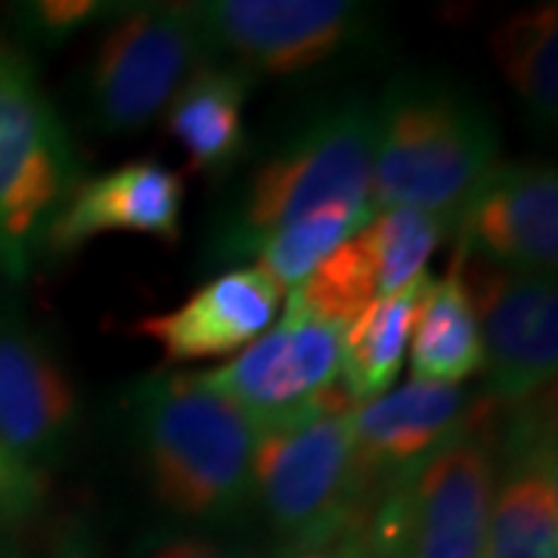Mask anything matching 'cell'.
I'll return each instance as SVG.
<instances>
[{"mask_svg": "<svg viewBox=\"0 0 558 558\" xmlns=\"http://www.w3.org/2000/svg\"><path fill=\"white\" fill-rule=\"evenodd\" d=\"M131 438L165 512L196 524L240 521L255 502L258 428L196 373H156L124 395Z\"/></svg>", "mask_w": 558, "mask_h": 558, "instance_id": "cell-1", "label": "cell"}, {"mask_svg": "<svg viewBox=\"0 0 558 558\" xmlns=\"http://www.w3.org/2000/svg\"><path fill=\"white\" fill-rule=\"evenodd\" d=\"M499 153V128L465 87L438 78H398L376 100L373 215L418 208L457 218Z\"/></svg>", "mask_w": 558, "mask_h": 558, "instance_id": "cell-2", "label": "cell"}, {"mask_svg": "<svg viewBox=\"0 0 558 558\" xmlns=\"http://www.w3.org/2000/svg\"><path fill=\"white\" fill-rule=\"evenodd\" d=\"M376 100L339 102L301 124L260 161L236 205L215 230V260L255 258L286 227L329 211L369 208Z\"/></svg>", "mask_w": 558, "mask_h": 558, "instance_id": "cell-3", "label": "cell"}, {"mask_svg": "<svg viewBox=\"0 0 558 558\" xmlns=\"http://www.w3.org/2000/svg\"><path fill=\"white\" fill-rule=\"evenodd\" d=\"M502 410L391 478L363 521L373 558H484Z\"/></svg>", "mask_w": 558, "mask_h": 558, "instance_id": "cell-4", "label": "cell"}, {"mask_svg": "<svg viewBox=\"0 0 558 558\" xmlns=\"http://www.w3.org/2000/svg\"><path fill=\"white\" fill-rule=\"evenodd\" d=\"M84 178L75 143L20 40L0 35V277L22 282Z\"/></svg>", "mask_w": 558, "mask_h": 558, "instance_id": "cell-5", "label": "cell"}, {"mask_svg": "<svg viewBox=\"0 0 558 558\" xmlns=\"http://www.w3.org/2000/svg\"><path fill=\"white\" fill-rule=\"evenodd\" d=\"M351 410H329L258 435L255 502L282 553L326 543L366 521L379 490L360 469Z\"/></svg>", "mask_w": 558, "mask_h": 558, "instance_id": "cell-6", "label": "cell"}, {"mask_svg": "<svg viewBox=\"0 0 558 558\" xmlns=\"http://www.w3.org/2000/svg\"><path fill=\"white\" fill-rule=\"evenodd\" d=\"M215 62L193 3L124 7L94 44L81 100L94 131L128 137L165 116L183 81Z\"/></svg>", "mask_w": 558, "mask_h": 558, "instance_id": "cell-7", "label": "cell"}, {"mask_svg": "<svg viewBox=\"0 0 558 558\" xmlns=\"http://www.w3.org/2000/svg\"><path fill=\"white\" fill-rule=\"evenodd\" d=\"M277 326L223 366L196 379L233 400L255 428L270 432L329 410L357 407L341 388V326L323 323L286 301Z\"/></svg>", "mask_w": 558, "mask_h": 558, "instance_id": "cell-8", "label": "cell"}, {"mask_svg": "<svg viewBox=\"0 0 558 558\" xmlns=\"http://www.w3.org/2000/svg\"><path fill=\"white\" fill-rule=\"evenodd\" d=\"M462 274L484 348L481 395L499 410L553 395L558 373L556 277L502 270L465 255Z\"/></svg>", "mask_w": 558, "mask_h": 558, "instance_id": "cell-9", "label": "cell"}, {"mask_svg": "<svg viewBox=\"0 0 558 558\" xmlns=\"http://www.w3.org/2000/svg\"><path fill=\"white\" fill-rule=\"evenodd\" d=\"M211 57L245 75H301L341 57L373 25L351 0H208L193 3Z\"/></svg>", "mask_w": 558, "mask_h": 558, "instance_id": "cell-10", "label": "cell"}, {"mask_svg": "<svg viewBox=\"0 0 558 558\" xmlns=\"http://www.w3.org/2000/svg\"><path fill=\"white\" fill-rule=\"evenodd\" d=\"M78 395L50 341L16 304L0 301V450L35 475L69 453Z\"/></svg>", "mask_w": 558, "mask_h": 558, "instance_id": "cell-11", "label": "cell"}, {"mask_svg": "<svg viewBox=\"0 0 558 558\" xmlns=\"http://www.w3.org/2000/svg\"><path fill=\"white\" fill-rule=\"evenodd\" d=\"M450 236L465 258L519 274H556V165L497 161L459 205Z\"/></svg>", "mask_w": 558, "mask_h": 558, "instance_id": "cell-12", "label": "cell"}, {"mask_svg": "<svg viewBox=\"0 0 558 558\" xmlns=\"http://www.w3.org/2000/svg\"><path fill=\"white\" fill-rule=\"evenodd\" d=\"M499 472L484 558H558V453L553 395L502 410Z\"/></svg>", "mask_w": 558, "mask_h": 558, "instance_id": "cell-13", "label": "cell"}, {"mask_svg": "<svg viewBox=\"0 0 558 558\" xmlns=\"http://www.w3.org/2000/svg\"><path fill=\"white\" fill-rule=\"evenodd\" d=\"M183 199V178L159 159L124 161L97 178H81L50 220L40 258H69L106 233H134L174 245Z\"/></svg>", "mask_w": 558, "mask_h": 558, "instance_id": "cell-14", "label": "cell"}, {"mask_svg": "<svg viewBox=\"0 0 558 558\" xmlns=\"http://www.w3.org/2000/svg\"><path fill=\"white\" fill-rule=\"evenodd\" d=\"M497 410L494 400H487L481 391H465L462 385L410 379L351 410V435L360 469L373 490H381L388 481L410 472L447 440Z\"/></svg>", "mask_w": 558, "mask_h": 558, "instance_id": "cell-15", "label": "cell"}, {"mask_svg": "<svg viewBox=\"0 0 558 558\" xmlns=\"http://www.w3.org/2000/svg\"><path fill=\"white\" fill-rule=\"evenodd\" d=\"M286 292L258 264H236L202 282L190 299L134 323V336L153 341L165 363L220 360L264 336L282 311Z\"/></svg>", "mask_w": 558, "mask_h": 558, "instance_id": "cell-16", "label": "cell"}, {"mask_svg": "<svg viewBox=\"0 0 558 558\" xmlns=\"http://www.w3.org/2000/svg\"><path fill=\"white\" fill-rule=\"evenodd\" d=\"M252 75L230 62H205L165 109V128L193 171L227 174L245 153V100Z\"/></svg>", "mask_w": 558, "mask_h": 558, "instance_id": "cell-17", "label": "cell"}, {"mask_svg": "<svg viewBox=\"0 0 558 558\" xmlns=\"http://www.w3.org/2000/svg\"><path fill=\"white\" fill-rule=\"evenodd\" d=\"M435 277L425 270L395 295L366 304L341 332V388L354 403H366L395 388L400 366L410 351L422 301L428 299Z\"/></svg>", "mask_w": 558, "mask_h": 558, "instance_id": "cell-18", "label": "cell"}, {"mask_svg": "<svg viewBox=\"0 0 558 558\" xmlns=\"http://www.w3.org/2000/svg\"><path fill=\"white\" fill-rule=\"evenodd\" d=\"M413 379L462 385L478 376L484 366L478 317L462 274V255L453 252L447 277L435 279L428 299L422 301L413 339H410Z\"/></svg>", "mask_w": 558, "mask_h": 558, "instance_id": "cell-19", "label": "cell"}, {"mask_svg": "<svg viewBox=\"0 0 558 558\" xmlns=\"http://www.w3.org/2000/svg\"><path fill=\"white\" fill-rule=\"evenodd\" d=\"M499 75L524 102L527 119L539 131L558 119V7L537 3L509 13L490 35Z\"/></svg>", "mask_w": 558, "mask_h": 558, "instance_id": "cell-20", "label": "cell"}, {"mask_svg": "<svg viewBox=\"0 0 558 558\" xmlns=\"http://www.w3.org/2000/svg\"><path fill=\"white\" fill-rule=\"evenodd\" d=\"M450 220L418 208L376 211L357 236L373 264L379 299L395 295L418 274H425V264L438 252L440 242L450 240Z\"/></svg>", "mask_w": 558, "mask_h": 558, "instance_id": "cell-21", "label": "cell"}, {"mask_svg": "<svg viewBox=\"0 0 558 558\" xmlns=\"http://www.w3.org/2000/svg\"><path fill=\"white\" fill-rule=\"evenodd\" d=\"M376 299H379L376 274L360 236L341 242L339 248L329 258L319 260L292 292H286L289 304L341 329Z\"/></svg>", "mask_w": 558, "mask_h": 558, "instance_id": "cell-22", "label": "cell"}, {"mask_svg": "<svg viewBox=\"0 0 558 558\" xmlns=\"http://www.w3.org/2000/svg\"><path fill=\"white\" fill-rule=\"evenodd\" d=\"M373 220L369 208H329L286 227L255 252V264L267 270L282 292H292L319 260L329 258L341 242L357 236Z\"/></svg>", "mask_w": 558, "mask_h": 558, "instance_id": "cell-23", "label": "cell"}, {"mask_svg": "<svg viewBox=\"0 0 558 558\" xmlns=\"http://www.w3.org/2000/svg\"><path fill=\"white\" fill-rule=\"evenodd\" d=\"M121 10H124L121 3H100V0H38L20 7L16 20L22 22V32L28 38L60 44L97 22L116 20Z\"/></svg>", "mask_w": 558, "mask_h": 558, "instance_id": "cell-24", "label": "cell"}, {"mask_svg": "<svg viewBox=\"0 0 558 558\" xmlns=\"http://www.w3.org/2000/svg\"><path fill=\"white\" fill-rule=\"evenodd\" d=\"M134 558H260L252 549H242L233 543H223L202 534H178V531H161L140 539Z\"/></svg>", "mask_w": 558, "mask_h": 558, "instance_id": "cell-25", "label": "cell"}, {"mask_svg": "<svg viewBox=\"0 0 558 558\" xmlns=\"http://www.w3.org/2000/svg\"><path fill=\"white\" fill-rule=\"evenodd\" d=\"M44 490V478L28 472L7 450H0V512L22 515L38 502Z\"/></svg>", "mask_w": 558, "mask_h": 558, "instance_id": "cell-26", "label": "cell"}, {"mask_svg": "<svg viewBox=\"0 0 558 558\" xmlns=\"http://www.w3.org/2000/svg\"><path fill=\"white\" fill-rule=\"evenodd\" d=\"M279 558H373L363 539V524L354 531H344L339 537L317 543V546H304V549H289Z\"/></svg>", "mask_w": 558, "mask_h": 558, "instance_id": "cell-27", "label": "cell"}, {"mask_svg": "<svg viewBox=\"0 0 558 558\" xmlns=\"http://www.w3.org/2000/svg\"><path fill=\"white\" fill-rule=\"evenodd\" d=\"M50 558H97V549H94V543L87 537V531L69 527L60 543H57V549L50 553Z\"/></svg>", "mask_w": 558, "mask_h": 558, "instance_id": "cell-28", "label": "cell"}]
</instances>
